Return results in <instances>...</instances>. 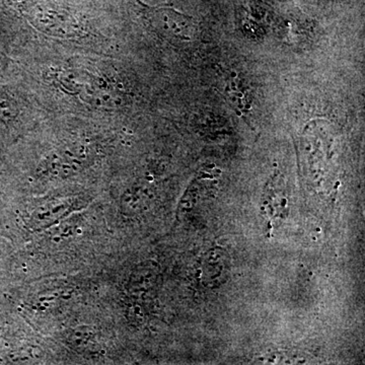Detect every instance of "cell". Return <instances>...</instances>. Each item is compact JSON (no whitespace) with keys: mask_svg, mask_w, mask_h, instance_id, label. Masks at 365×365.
I'll return each mask as SVG.
<instances>
[{"mask_svg":"<svg viewBox=\"0 0 365 365\" xmlns=\"http://www.w3.org/2000/svg\"><path fill=\"white\" fill-rule=\"evenodd\" d=\"M153 25L160 33L181 40H189V24L187 18L173 9H153L150 11Z\"/></svg>","mask_w":365,"mask_h":365,"instance_id":"6da1fadb","label":"cell"},{"mask_svg":"<svg viewBox=\"0 0 365 365\" xmlns=\"http://www.w3.org/2000/svg\"><path fill=\"white\" fill-rule=\"evenodd\" d=\"M76 207V200L73 199H58L43 204L36 209L31 216V225L34 230H43L49 227L53 223H56L63 216L71 213Z\"/></svg>","mask_w":365,"mask_h":365,"instance_id":"7a4b0ae2","label":"cell"},{"mask_svg":"<svg viewBox=\"0 0 365 365\" xmlns=\"http://www.w3.org/2000/svg\"><path fill=\"white\" fill-rule=\"evenodd\" d=\"M67 344L78 352H95L98 347L93 330L88 327H78L67 333Z\"/></svg>","mask_w":365,"mask_h":365,"instance_id":"3957f363","label":"cell"}]
</instances>
